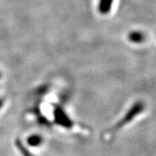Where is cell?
Returning <instances> with one entry per match:
<instances>
[{"instance_id":"1","label":"cell","mask_w":156,"mask_h":156,"mask_svg":"<svg viewBox=\"0 0 156 156\" xmlns=\"http://www.w3.org/2000/svg\"><path fill=\"white\" fill-rule=\"evenodd\" d=\"M144 108H145L144 102H142V101H137V102H135L134 105L131 107V108L125 114V115L122 117V119L120 122H118L115 124V126L109 130V132L114 133V132H115L117 130H119L121 128H122L124 125H126L127 123L130 122L134 117L137 116L139 114H140L141 112L144 110Z\"/></svg>"},{"instance_id":"2","label":"cell","mask_w":156,"mask_h":156,"mask_svg":"<svg viewBox=\"0 0 156 156\" xmlns=\"http://www.w3.org/2000/svg\"><path fill=\"white\" fill-rule=\"evenodd\" d=\"M55 111L56 121L60 126L66 128H70L72 127V121L67 116V115L63 112L61 108H57Z\"/></svg>"},{"instance_id":"3","label":"cell","mask_w":156,"mask_h":156,"mask_svg":"<svg viewBox=\"0 0 156 156\" xmlns=\"http://www.w3.org/2000/svg\"><path fill=\"white\" fill-rule=\"evenodd\" d=\"M114 0H100L98 5V11L101 14L106 15L111 10Z\"/></svg>"},{"instance_id":"4","label":"cell","mask_w":156,"mask_h":156,"mask_svg":"<svg viewBox=\"0 0 156 156\" xmlns=\"http://www.w3.org/2000/svg\"><path fill=\"white\" fill-rule=\"evenodd\" d=\"M128 39L134 44H141L146 40V36L142 32L135 30L128 34Z\"/></svg>"},{"instance_id":"5","label":"cell","mask_w":156,"mask_h":156,"mask_svg":"<svg viewBox=\"0 0 156 156\" xmlns=\"http://www.w3.org/2000/svg\"><path fill=\"white\" fill-rule=\"evenodd\" d=\"M27 142L30 146L37 147V146L41 145V143L43 142V138L39 135H31L28 138Z\"/></svg>"},{"instance_id":"6","label":"cell","mask_w":156,"mask_h":156,"mask_svg":"<svg viewBox=\"0 0 156 156\" xmlns=\"http://www.w3.org/2000/svg\"><path fill=\"white\" fill-rule=\"evenodd\" d=\"M16 145H17V147L19 149L20 151V153H21V154L23 156H34L33 154H31L29 150L26 148V147H24L23 144L21 143V141L20 140H17V142H16Z\"/></svg>"},{"instance_id":"7","label":"cell","mask_w":156,"mask_h":156,"mask_svg":"<svg viewBox=\"0 0 156 156\" xmlns=\"http://www.w3.org/2000/svg\"><path fill=\"white\" fill-rule=\"evenodd\" d=\"M3 105H4V100L2 98H0V108L3 107Z\"/></svg>"},{"instance_id":"8","label":"cell","mask_w":156,"mask_h":156,"mask_svg":"<svg viewBox=\"0 0 156 156\" xmlns=\"http://www.w3.org/2000/svg\"><path fill=\"white\" fill-rule=\"evenodd\" d=\"M0 78H1V72H0Z\"/></svg>"}]
</instances>
